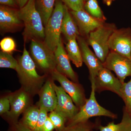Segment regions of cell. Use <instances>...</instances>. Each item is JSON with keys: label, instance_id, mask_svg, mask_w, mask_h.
Masks as SVG:
<instances>
[{"label": "cell", "instance_id": "1", "mask_svg": "<svg viewBox=\"0 0 131 131\" xmlns=\"http://www.w3.org/2000/svg\"><path fill=\"white\" fill-rule=\"evenodd\" d=\"M18 63L16 71L22 88L31 95L38 93L44 84L46 76L38 74L36 64L25 47Z\"/></svg>", "mask_w": 131, "mask_h": 131}, {"label": "cell", "instance_id": "2", "mask_svg": "<svg viewBox=\"0 0 131 131\" xmlns=\"http://www.w3.org/2000/svg\"><path fill=\"white\" fill-rule=\"evenodd\" d=\"M18 12L25 26L23 35L25 42L44 39V25L36 8L35 0H29L24 7L19 8Z\"/></svg>", "mask_w": 131, "mask_h": 131}, {"label": "cell", "instance_id": "3", "mask_svg": "<svg viewBox=\"0 0 131 131\" xmlns=\"http://www.w3.org/2000/svg\"><path fill=\"white\" fill-rule=\"evenodd\" d=\"M91 82V91L90 98L87 99L86 102L80 108L77 113L67 122L66 126L86 122L91 117L97 116H105L113 119L117 118V115L102 107L98 103L95 97L94 82Z\"/></svg>", "mask_w": 131, "mask_h": 131}, {"label": "cell", "instance_id": "4", "mask_svg": "<svg viewBox=\"0 0 131 131\" xmlns=\"http://www.w3.org/2000/svg\"><path fill=\"white\" fill-rule=\"evenodd\" d=\"M113 24H105L90 32L87 42L93 49L95 54L102 63L109 52V39L116 29Z\"/></svg>", "mask_w": 131, "mask_h": 131}, {"label": "cell", "instance_id": "5", "mask_svg": "<svg viewBox=\"0 0 131 131\" xmlns=\"http://www.w3.org/2000/svg\"><path fill=\"white\" fill-rule=\"evenodd\" d=\"M64 5L61 0H57L51 16L45 26L44 42L54 51L61 39V26L64 13Z\"/></svg>", "mask_w": 131, "mask_h": 131}, {"label": "cell", "instance_id": "6", "mask_svg": "<svg viewBox=\"0 0 131 131\" xmlns=\"http://www.w3.org/2000/svg\"><path fill=\"white\" fill-rule=\"evenodd\" d=\"M31 57L38 68L47 73H51L56 70L54 51L44 41L32 40L31 41Z\"/></svg>", "mask_w": 131, "mask_h": 131}, {"label": "cell", "instance_id": "7", "mask_svg": "<svg viewBox=\"0 0 131 131\" xmlns=\"http://www.w3.org/2000/svg\"><path fill=\"white\" fill-rule=\"evenodd\" d=\"M31 95L23 88L8 95L10 109L6 114L11 124L18 122L20 114L31 106Z\"/></svg>", "mask_w": 131, "mask_h": 131}, {"label": "cell", "instance_id": "8", "mask_svg": "<svg viewBox=\"0 0 131 131\" xmlns=\"http://www.w3.org/2000/svg\"><path fill=\"white\" fill-rule=\"evenodd\" d=\"M51 74V78L60 83L64 90L72 98L75 105L80 109L87 100L83 88L78 83L70 81L68 77L56 70L52 71Z\"/></svg>", "mask_w": 131, "mask_h": 131}, {"label": "cell", "instance_id": "9", "mask_svg": "<svg viewBox=\"0 0 131 131\" xmlns=\"http://www.w3.org/2000/svg\"><path fill=\"white\" fill-rule=\"evenodd\" d=\"M108 45L111 51L131 58V28H116L110 36Z\"/></svg>", "mask_w": 131, "mask_h": 131}, {"label": "cell", "instance_id": "10", "mask_svg": "<svg viewBox=\"0 0 131 131\" xmlns=\"http://www.w3.org/2000/svg\"><path fill=\"white\" fill-rule=\"evenodd\" d=\"M103 65L113 71L122 83L127 77L131 76V58L114 52H109Z\"/></svg>", "mask_w": 131, "mask_h": 131}, {"label": "cell", "instance_id": "11", "mask_svg": "<svg viewBox=\"0 0 131 131\" xmlns=\"http://www.w3.org/2000/svg\"><path fill=\"white\" fill-rule=\"evenodd\" d=\"M77 39L81 53L83 62L89 70L90 81H94L99 71L103 68V64L90 49L87 40L80 36Z\"/></svg>", "mask_w": 131, "mask_h": 131}, {"label": "cell", "instance_id": "12", "mask_svg": "<svg viewBox=\"0 0 131 131\" xmlns=\"http://www.w3.org/2000/svg\"><path fill=\"white\" fill-rule=\"evenodd\" d=\"M94 82L95 91L100 92L104 90H108L114 92L120 97L122 83L108 69L104 67L102 68Z\"/></svg>", "mask_w": 131, "mask_h": 131}, {"label": "cell", "instance_id": "13", "mask_svg": "<svg viewBox=\"0 0 131 131\" xmlns=\"http://www.w3.org/2000/svg\"><path fill=\"white\" fill-rule=\"evenodd\" d=\"M54 86L57 98L54 111L64 117L68 122L77 113L80 109L74 104L72 98L61 86H57L55 83Z\"/></svg>", "mask_w": 131, "mask_h": 131}, {"label": "cell", "instance_id": "14", "mask_svg": "<svg viewBox=\"0 0 131 131\" xmlns=\"http://www.w3.org/2000/svg\"><path fill=\"white\" fill-rule=\"evenodd\" d=\"M19 9L7 6H0V29L4 32L13 31L19 28L23 22L19 15Z\"/></svg>", "mask_w": 131, "mask_h": 131}, {"label": "cell", "instance_id": "15", "mask_svg": "<svg viewBox=\"0 0 131 131\" xmlns=\"http://www.w3.org/2000/svg\"><path fill=\"white\" fill-rule=\"evenodd\" d=\"M54 52L56 62V70L70 78L73 81L78 83L77 75L71 65L70 59L64 47L62 39L61 38Z\"/></svg>", "mask_w": 131, "mask_h": 131}, {"label": "cell", "instance_id": "16", "mask_svg": "<svg viewBox=\"0 0 131 131\" xmlns=\"http://www.w3.org/2000/svg\"><path fill=\"white\" fill-rule=\"evenodd\" d=\"M78 27L80 34L88 36L90 33L104 24L91 16L84 9L70 12Z\"/></svg>", "mask_w": 131, "mask_h": 131}, {"label": "cell", "instance_id": "17", "mask_svg": "<svg viewBox=\"0 0 131 131\" xmlns=\"http://www.w3.org/2000/svg\"><path fill=\"white\" fill-rule=\"evenodd\" d=\"M52 80H52H47L38 93L39 97V107L43 108L48 112L55 110L57 102L54 83Z\"/></svg>", "mask_w": 131, "mask_h": 131}, {"label": "cell", "instance_id": "18", "mask_svg": "<svg viewBox=\"0 0 131 131\" xmlns=\"http://www.w3.org/2000/svg\"><path fill=\"white\" fill-rule=\"evenodd\" d=\"M61 33L63 34L67 40L77 39L80 35L76 23L69 12L68 7L65 5L61 26Z\"/></svg>", "mask_w": 131, "mask_h": 131}, {"label": "cell", "instance_id": "19", "mask_svg": "<svg viewBox=\"0 0 131 131\" xmlns=\"http://www.w3.org/2000/svg\"><path fill=\"white\" fill-rule=\"evenodd\" d=\"M77 39L68 40L66 49L68 57L77 68L82 65L83 60Z\"/></svg>", "mask_w": 131, "mask_h": 131}, {"label": "cell", "instance_id": "20", "mask_svg": "<svg viewBox=\"0 0 131 131\" xmlns=\"http://www.w3.org/2000/svg\"><path fill=\"white\" fill-rule=\"evenodd\" d=\"M99 131H131V115L125 108L121 122L115 124L110 122L106 126H100Z\"/></svg>", "mask_w": 131, "mask_h": 131}, {"label": "cell", "instance_id": "21", "mask_svg": "<svg viewBox=\"0 0 131 131\" xmlns=\"http://www.w3.org/2000/svg\"><path fill=\"white\" fill-rule=\"evenodd\" d=\"M57 0H35L36 8L42 17L45 26L51 16Z\"/></svg>", "mask_w": 131, "mask_h": 131}, {"label": "cell", "instance_id": "22", "mask_svg": "<svg viewBox=\"0 0 131 131\" xmlns=\"http://www.w3.org/2000/svg\"><path fill=\"white\" fill-rule=\"evenodd\" d=\"M40 113V108L31 106L25 111L20 122L26 126L34 131L37 126Z\"/></svg>", "mask_w": 131, "mask_h": 131}, {"label": "cell", "instance_id": "23", "mask_svg": "<svg viewBox=\"0 0 131 131\" xmlns=\"http://www.w3.org/2000/svg\"><path fill=\"white\" fill-rule=\"evenodd\" d=\"M84 8L87 13L98 20L104 22L105 17L99 6L97 0H88L84 4Z\"/></svg>", "mask_w": 131, "mask_h": 131}, {"label": "cell", "instance_id": "24", "mask_svg": "<svg viewBox=\"0 0 131 131\" xmlns=\"http://www.w3.org/2000/svg\"><path fill=\"white\" fill-rule=\"evenodd\" d=\"M120 92L125 106L124 108L131 115V78L128 82L122 83Z\"/></svg>", "mask_w": 131, "mask_h": 131}, {"label": "cell", "instance_id": "25", "mask_svg": "<svg viewBox=\"0 0 131 131\" xmlns=\"http://www.w3.org/2000/svg\"><path fill=\"white\" fill-rule=\"evenodd\" d=\"M18 63L10 53L0 52V68H9L16 70Z\"/></svg>", "mask_w": 131, "mask_h": 131}, {"label": "cell", "instance_id": "26", "mask_svg": "<svg viewBox=\"0 0 131 131\" xmlns=\"http://www.w3.org/2000/svg\"><path fill=\"white\" fill-rule=\"evenodd\" d=\"M48 117L54 124L56 131H62L65 129L67 120L63 116L53 111L50 112Z\"/></svg>", "mask_w": 131, "mask_h": 131}, {"label": "cell", "instance_id": "27", "mask_svg": "<svg viewBox=\"0 0 131 131\" xmlns=\"http://www.w3.org/2000/svg\"><path fill=\"white\" fill-rule=\"evenodd\" d=\"M95 125L89 121L80 122L70 126H66L62 131H93Z\"/></svg>", "mask_w": 131, "mask_h": 131}, {"label": "cell", "instance_id": "28", "mask_svg": "<svg viewBox=\"0 0 131 131\" xmlns=\"http://www.w3.org/2000/svg\"><path fill=\"white\" fill-rule=\"evenodd\" d=\"M0 47L2 51L11 53L15 50L16 44L12 38L6 37L1 40Z\"/></svg>", "mask_w": 131, "mask_h": 131}, {"label": "cell", "instance_id": "29", "mask_svg": "<svg viewBox=\"0 0 131 131\" xmlns=\"http://www.w3.org/2000/svg\"><path fill=\"white\" fill-rule=\"evenodd\" d=\"M65 3L68 8L72 11H77L84 9L83 0H61Z\"/></svg>", "mask_w": 131, "mask_h": 131}, {"label": "cell", "instance_id": "30", "mask_svg": "<svg viewBox=\"0 0 131 131\" xmlns=\"http://www.w3.org/2000/svg\"><path fill=\"white\" fill-rule=\"evenodd\" d=\"M40 113L37 123L35 130L34 131H43V127L48 117V112L43 107H39Z\"/></svg>", "mask_w": 131, "mask_h": 131}, {"label": "cell", "instance_id": "31", "mask_svg": "<svg viewBox=\"0 0 131 131\" xmlns=\"http://www.w3.org/2000/svg\"><path fill=\"white\" fill-rule=\"evenodd\" d=\"M10 109V101L8 95L1 98L0 100V114L3 115L7 114Z\"/></svg>", "mask_w": 131, "mask_h": 131}, {"label": "cell", "instance_id": "32", "mask_svg": "<svg viewBox=\"0 0 131 131\" xmlns=\"http://www.w3.org/2000/svg\"><path fill=\"white\" fill-rule=\"evenodd\" d=\"M9 131H34L22 124L20 121L11 124Z\"/></svg>", "mask_w": 131, "mask_h": 131}, {"label": "cell", "instance_id": "33", "mask_svg": "<svg viewBox=\"0 0 131 131\" xmlns=\"http://www.w3.org/2000/svg\"><path fill=\"white\" fill-rule=\"evenodd\" d=\"M0 3L1 5L14 8L19 7L16 0H0Z\"/></svg>", "mask_w": 131, "mask_h": 131}, {"label": "cell", "instance_id": "34", "mask_svg": "<svg viewBox=\"0 0 131 131\" xmlns=\"http://www.w3.org/2000/svg\"><path fill=\"white\" fill-rule=\"evenodd\" d=\"M55 129L54 124L48 117L44 125L43 131H53Z\"/></svg>", "mask_w": 131, "mask_h": 131}, {"label": "cell", "instance_id": "35", "mask_svg": "<svg viewBox=\"0 0 131 131\" xmlns=\"http://www.w3.org/2000/svg\"><path fill=\"white\" fill-rule=\"evenodd\" d=\"M29 1V0H16L19 8L24 7Z\"/></svg>", "mask_w": 131, "mask_h": 131}, {"label": "cell", "instance_id": "36", "mask_svg": "<svg viewBox=\"0 0 131 131\" xmlns=\"http://www.w3.org/2000/svg\"><path fill=\"white\" fill-rule=\"evenodd\" d=\"M113 0H103V2L106 5L109 6L111 5V3L112 2Z\"/></svg>", "mask_w": 131, "mask_h": 131}, {"label": "cell", "instance_id": "37", "mask_svg": "<svg viewBox=\"0 0 131 131\" xmlns=\"http://www.w3.org/2000/svg\"><path fill=\"white\" fill-rule=\"evenodd\" d=\"M84 1H88V0H84Z\"/></svg>", "mask_w": 131, "mask_h": 131}]
</instances>
